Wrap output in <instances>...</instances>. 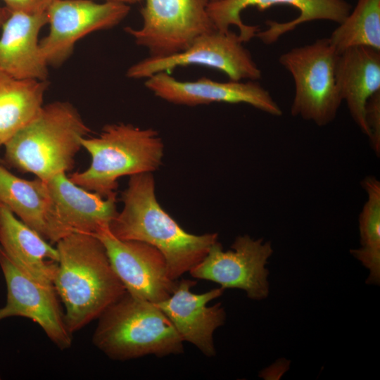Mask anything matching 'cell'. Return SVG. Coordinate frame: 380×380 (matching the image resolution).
<instances>
[{"instance_id": "6da1fadb", "label": "cell", "mask_w": 380, "mask_h": 380, "mask_svg": "<svg viewBox=\"0 0 380 380\" xmlns=\"http://www.w3.org/2000/svg\"><path fill=\"white\" fill-rule=\"evenodd\" d=\"M123 208L109 225L117 238L146 243L164 256L169 277L176 281L200 262L217 241V233L190 234L161 207L151 172L130 176L122 194Z\"/></svg>"}, {"instance_id": "7a4b0ae2", "label": "cell", "mask_w": 380, "mask_h": 380, "mask_svg": "<svg viewBox=\"0 0 380 380\" xmlns=\"http://www.w3.org/2000/svg\"><path fill=\"white\" fill-rule=\"evenodd\" d=\"M56 248L58 261L53 286L72 334L98 319L126 290L96 236L72 232L60 239Z\"/></svg>"}, {"instance_id": "3957f363", "label": "cell", "mask_w": 380, "mask_h": 380, "mask_svg": "<svg viewBox=\"0 0 380 380\" xmlns=\"http://www.w3.org/2000/svg\"><path fill=\"white\" fill-rule=\"evenodd\" d=\"M91 132L76 108L68 101L44 105L37 115L4 145L7 164L44 181L70 171Z\"/></svg>"}, {"instance_id": "277c9868", "label": "cell", "mask_w": 380, "mask_h": 380, "mask_svg": "<svg viewBox=\"0 0 380 380\" xmlns=\"http://www.w3.org/2000/svg\"><path fill=\"white\" fill-rule=\"evenodd\" d=\"M81 145L91 156L90 165L68 177L103 198L117 195L120 177L156 170L164 155L156 130L121 122L105 125L98 137L82 138Z\"/></svg>"}, {"instance_id": "5b68a950", "label": "cell", "mask_w": 380, "mask_h": 380, "mask_svg": "<svg viewBox=\"0 0 380 380\" xmlns=\"http://www.w3.org/2000/svg\"><path fill=\"white\" fill-rule=\"evenodd\" d=\"M98 319L92 342L110 359L162 357L184 352V341L156 305L127 291Z\"/></svg>"}, {"instance_id": "8992f818", "label": "cell", "mask_w": 380, "mask_h": 380, "mask_svg": "<svg viewBox=\"0 0 380 380\" xmlns=\"http://www.w3.org/2000/svg\"><path fill=\"white\" fill-rule=\"evenodd\" d=\"M350 11L345 0H221L208 6L217 30L227 32L235 25L243 43L257 37L265 44L303 23L325 20L339 24Z\"/></svg>"}, {"instance_id": "52a82bcc", "label": "cell", "mask_w": 380, "mask_h": 380, "mask_svg": "<svg viewBox=\"0 0 380 380\" xmlns=\"http://www.w3.org/2000/svg\"><path fill=\"white\" fill-rule=\"evenodd\" d=\"M338 53L329 38L293 48L282 53L280 64L291 75L295 95L291 115L325 126L336 118L343 101L336 85Z\"/></svg>"}, {"instance_id": "ba28073f", "label": "cell", "mask_w": 380, "mask_h": 380, "mask_svg": "<svg viewBox=\"0 0 380 380\" xmlns=\"http://www.w3.org/2000/svg\"><path fill=\"white\" fill-rule=\"evenodd\" d=\"M140 28H125L150 57L176 54L201 34L216 29L208 11L209 0H144Z\"/></svg>"}, {"instance_id": "9c48e42d", "label": "cell", "mask_w": 380, "mask_h": 380, "mask_svg": "<svg viewBox=\"0 0 380 380\" xmlns=\"http://www.w3.org/2000/svg\"><path fill=\"white\" fill-rule=\"evenodd\" d=\"M239 34L217 29L198 36L185 50L165 57H148L127 70L131 79H146L153 75L179 66L203 65L220 70L230 80H255L261 70L250 51L243 45Z\"/></svg>"}, {"instance_id": "30bf717a", "label": "cell", "mask_w": 380, "mask_h": 380, "mask_svg": "<svg viewBox=\"0 0 380 380\" xmlns=\"http://www.w3.org/2000/svg\"><path fill=\"white\" fill-rule=\"evenodd\" d=\"M231 248L224 251L217 241L189 272L194 278L215 282L224 289L243 290L251 299L266 298L269 294L266 265L273 253L271 242L246 234L238 236Z\"/></svg>"}, {"instance_id": "8fae6325", "label": "cell", "mask_w": 380, "mask_h": 380, "mask_svg": "<svg viewBox=\"0 0 380 380\" xmlns=\"http://www.w3.org/2000/svg\"><path fill=\"white\" fill-rule=\"evenodd\" d=\"M129 11L130 6L117 2L56 0L46 11L49 33L39 41L47 65L61 66L70 58L77 41L89 33L118 25Z\"/></svg>"}, {"instance_id": "7c38bea8", "label": "cell", "mask_w": 380, "mask_h": 380, "mask_svg": "<svg viewBox=\"0 0 380 380\" xmlns=\"http://www.w3.org/2000/svg\"><path fill=\"white\" fill-rule=\"evenodd\" d=\"M94 235L103 244L113 269L129 294L153 303L170 296L177 280L169 277L165 259L156 248L139 241L120 239L109 226Z\"/></svg>"}, {"instance_id": "4fadbf2b", "label": "cell", "mask_w": 380, "mask_h": 380, "mask_svg": "<svg viewBox=\"0 0 380 380\" xmlns=\"http://www.w3.org/2000/svg\"><path fill=\"white\" fill-rule=\"evenodd\" d=\"M0 268L6 285V301L0 308V322L23 317L37 323L59 349L69 348L72 334L53 286L42 284L21 271L0 247Z\"/></svg>"}, {"instance_id": "5bb4252c", "label": "cell", "mask_w": 380, "mask_h": 380, "mask_svg": "<svg viewBox=\"0 0 380 380\" xmlns=\"http://www.w3.org/2000/svg\"><path fill=\"white\" fill-rule=\"evenodd\" d=\"M144 85L156 96L177 105L242 103L273 116L282 115V110L270 92L255 80L218 82L201 77L181 81L167 72H160L146 78Z\"/></svg>"}, {"instance_id": "9a60e30c", "label": "cell", "mask_w": 380, "mask_h": 380, "mask_svg": "<svg viewBox=\"0 0 380 380\" xmlns=\"http://www.w3.org/2000/svg\"><path fill=\"white\" fill-rule=\"evenodd\" d=\"M196 284L190 279L177 281L170 296L155 304L183 341L192 343L205 356L213 357L216 353L213 334L224 324L226 312L220 303L213 306L208 303L221 296L224 289L220 287L196 294L191 291Z\"/></svg>"}, {"instance_id": "2e32d148", "label": "cell", "mask_w": 380, "mask_h": 380, "mask_svg": "<svg viewBox=\"0 0 380 380\" xmlns=\"http://www.w3.org/2000/svg\"><path fill=\"white\" fill-rule=\"evenodd\" d=\"M56 222L63 237L72 232L95 234L115 218L116 196L103 198L71 182L65 172L45 181Z\"/></svg>"}, {"instance_id": "e0dca14e", "label": "cell", "mask_w": 380, "mask_h": 380, "mask_svg": "<svg viewBox=\"0 0 380 380\" xmlns=\"http://www.w3.org/2000/svg\"><path fill=\"white\" fill-rule=\"evenodd\" d=\"M47 22L46 12L9 11L1 27L0 69L18 79L47 80L49 65L39 40Z\"/></svg>"}, {"instance_id": "ac0fdd59", "label": "cell", "mask_w": 380, "mask_h": 380, "mask_svg": "<svg viewBox=\"0 0 380 380\" xmlns=\"http://www.w3.org/2000/svg\"><path fill=\"white\" fill-rule=\"evenodd\" d=\"M0 247L27 276L42 284L53 286L58 261L56 248L1 202Z\"/></svg>"}, {"instance_id": "d6986e66", "label": "cell", "mask_w": 380, "mask_h": 380, "mask_svg": "<svg viewBox=\"0 0 380 380\" xmlns=\"http://www.w3.org/2000/svg\"><path fill=\"white\" fill-rule=\"evenodd\" d=\"M336 80L353 120L368 137L365 106L369 98L380 91V51L367 46L343 51L337 58Z\"/></svg>"}, {"instance_id": "ffe728a7", "label": "cell", "mask_w": 380, "mask_h": 380, "mask_svg": "<svg viewBox=\"0 0 380 380\" xmlns=\"http://www.w3.org/2000/svg\"><path fill=\"white\" fill-rule=\"evenodd\" d=\"M0 202L50 243L63 237L53 217L45 181L18 177L0 164Z\"/></svg>"}, {"instance_id": "44dd1931", "label": "cell", "mask_w": 380, "mask_h": 380, "mask_svg": "<svg viewBox=\"0 0 380 380\" xmlns=\"http://www.w3.org/2000/svg\"><path fill=\"white\" fill-rule=\"evenodd\" d=\"M48 87V80L18 79L0 69V146L37 115Z\"/></svg>"}, {"instance_id": "7402d4cb", "label": "cell", "mask_w": 380, "mask_h": 380, "mask_svg": "<svg viewBox=\"0 0 380 380\" xmlns=\"http://www.w3.org/2000/svg\"><path fill=\"white\" fill-rule=\"evenodd\" d=\"M367 198L359 216L360 247L351 249L355 258L369 270L367 284L380 282V182L374 176L362 182Z\"/></svg>"}, {"instance_id": "603a6c76", "label": "cell", "mask_w": 380, "mask_h": 380, "mask_svg": "<svg viewBox=\"0 0 380 380\" xmlns=\"http://www.w3.org/2000/svg\"><path fill=\"white\" fill-rule=\"evenodd\" d=\"M329 40L338 54L354 46L380 51V0H357Z\"/></svg>"}, {"instance_id": "cb8c5ba5", "label": "cell", "mask_w": 380, "mask_h": 380, "mask_svg": "<svg viewBox=\"0 0 380 380\" xmlns=\"http://www.w3.org/2000/svg\"><path fill=\"white\" fill-rule=\"evenodd\" d=\"M365 116L371 146L379 157L380 155V91L374 94L367 100Z\"/></svg>"}, {"instance_id": "d4e9b609", "label": "cell", "mask_w": 380, "mask_h": 380, "mask_svg": "<svg viewBox=\"0 0 380 380\" xmlns=\"http://www.w3.org/2000/svg\"><path fill=\"white\" fill-rule=\"evenodd\" d=\"M9 11H20L27 13L46 12L56 0H1Z\"/></svg>"}, {"instance_id": "484cf974", "label": "cell", "mask_w": 380, "mask_h": 380, "mask_svg": "<svg viewBox=\"0 0 380 380\" xmlns=\"http://www.w3.org/2000/svg\"><path fill=\"white\" fill-rule=\"evenodd\" d=\"M9 15V11L6 8H4L0 6V27H1L3 23L6 20Z\"/></svg>"}, {"instance_id": "4316f807", "label": "cell", "mask_w": 380, "mask_h": 380, "mask_svg": "<svg viewBox=\"0 0 380 380\" xmlns=\"http://www.w3.org/2000/svg\"><path fill=\"white\" fill-rule=\"evenodd\" d=\"M105 1H112V2H117V3H121L125 4L127 5H131V4H139L144 0H104Z\"/></svg>"}, {"instance_id": "83f0119b", "label": "cell", "mask_w": 380, "mask_h": 380, "mask_svg": "<svg viewBox=\"0 0 380 380\" xmlns=\"http://www.w3.org/2000/svg\"><path fill=\"white\" fill-rule=\"evenodd\" d=\"M221 1V0H209L210 2H215V1Z\"/></svg>"}, {"instance_id": "f1b7e54d", "label": "cell", "mask_w": 380, "mask_h": 380, "mask_svg": "<svg viewBox=\"0 0 380 380\" xmlns=\"http://www.w3.org/2000/svg\"><path fill=\"white\" fill-rule=\"evenodd\" d=\"M1 379V374H0V379Z\"/></svg>"}]
</instances>
